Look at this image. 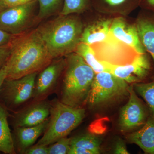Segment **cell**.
Instances as JSON below:
<instances>
[{"label":"cell","instance_id":"cell-15","mask_svg":"<svg viewBox=\"0 0 154 154\" xmlns=\"http://www.w3.org/2000/svg\"><path fill=\"white\" fill-rule=\"evenodd\" d=\"M113 19H101L89 24L83 29L80 42L89 45L105 41L110 33Z\"/></svg>","mask_w":154,"mask_h":154},{"label":"cell","instance_id":"cell-9","mask_svg":"<svg viewBox=\"0 0 154 154\" xmlns=\"http://www.w3.org/2000/svg\"><path fill=\"white\" fill-rule=\"evenodd\" d=\"M36 0L0 11V29L13 35L22 34L33 16Z\"/></svg>","mask_w":154,"mask_h":154},{"label":"cell","instance_id":"cell-2","mask_svg":"<svg viewBox=\"0 0 154 154\" xmlns=\"http://www.w3.org/2000/svg\"><path fill=\"white\" fill-rule=\"evenodd\" d=\"M83 29L81 20L69 15H62L41 25L36 30L54 59L75 52L80 43Z\"/></svg>","mask_w":154,"mask_h":154},{"label":"cell","instance_id":"cell-5","mask_svg":"<svg viewBox=\"0 0 154 154\" xmlns=\"http://www.w3.org/2000/svg\"><path fill=\"white\" fill-rule=\"evenodd\" d=\"M129 87L124 80L109 72L96 73L86 103L96 109L128 98Z\"/></svg>","mask_w":154,"mask_h":154},{"label":"cell","instance_id":"cell-7","mask_svg":"<svg viewBox=\"0 0 154 154\" xmlns=\"http://www.w3.org/2000/svg\"><path fill=\"white\" fill-rule=\"evenodd\" d=\"M37 72L14 80H5L0 93L5 106L14 107L27 102L33 96Z\"/></svg>","mask_w":154,"mask_h":154},{"label":"cell","instance_id":"cell-1","mask_svg":"<svg viewBox=\"0 0 154 154\" xmlns=\"http://www.w3.org/2000/svg\"><path fill=\"white\" fill-rule=\"evenodd\" d=\"M10 45L11 53L5 64L6 80L17 79L37 72L53 59L36 29L15 35Z\"/></svg>","mask_w":154,"mask_h":154},{"label":"cell","instance_id":"cell-29","mask_svg":"<svg viewBox=\"0 0 154 154\" xmlns=\"http://www.w3.org/2000/svg\"><path fill=\"white\" fill-rule=\"evenodd\" d=\"M14 36L0 29V46L9 44Z\"/></svg>","mask_w":154,"mask_h":154},{"label":"cell","instance_id":"cell-18","mask_svg":"<svg viewBox=\"0 0 154 154\" xmlns=\"http://www.w3.org/2000/svg\"><path fill=\"white\" fill-rule=\"evenodd\" d=\"M6 106L0 103V152L7 154L16 153L15 144L8 120Z\"/></svg>","mask_w":154,"mask_h":154},{"label":"cell","instance_id":"cell-20","mask_svg":"<svg viewBox=\"0 0 154 154\" xmlns=\"http://www.w3.org/2000/svg\"><path fill=\"white\" fill-rule=\"evenodd\" d=\"M80 56L96 73L107 72L104 65L98 59L94 50L91 45L80 42L75 52Z\"/></svg>","mask_w":154,"mask_h":154},{"label":"cell","instance_id":"cell-16","mask_svg":"<svg viewBox=\"0 0 154 154\" xmlns=\"http://www.w3.org/2000/svg\"><path fill=\"white\" fill-rule=\"evenodd\" d=\"M49 119L42 123L30 127L15 128V134L19 149L20 152H25V150L31 146L40 135L47 128Z\"/></svg>","mask_w":154,"mask_h":154},{"label":"cell","instance_id":"cell-11","mask_svg":"<svg viewBox=\"0 0 154 154\" xmlns=\"http://www.w3.org/2000/svg\"><path fill=\"white\" fill-rule=\"evenodd\" d=\"M66 60L60 59L51 63L40 73L36 80L33 96L41 99L52 89L65 69Z\"/></svg>","mask_w":154,"mask_h":154},{"label":"cell","instance_id":"cell-27","mask_svg":"<svg viewBox=\"0 0 154 154\" xmlns=\"http://www.w3.org/2000/svg\"><path fill=\"white\" fill-rule=\"evenodd\" d=\"M24 153L27 154H48V146L36 144L31 146L26 149Z\"/></svg>","mask_w":154,"mask_h":154},{"label":"cell","instance_id":"cell-8","mask_svg":"<svg viewBox=\"0 0 154 154\" xmlns=\"http://www.w3.org/2000/svg\"><path fill=\"white\" fill-rule=\"evenodd\" d=\"M101 62L107 72L124 80L128 84L143 82L149 76L151 70V64L147 53L137 54L131 62L123 65Z\"/></svg>","mask_w":154,"mask_h":154},{"label":"cell","instance_id":"cell-31","mask_svg":"<svg viewBox=\"0 0 154 154\" xmlns=\"http://www.w3.org/2000/svg\"><path fill=\"white\" fill-rule=\"evenodd\" d=\"M7 75V67L6 64L4 65L0 69V91L3 83L6 80Z\"/></svg>","mask_w":154,"mask_h":154},{"label":"cell","instance_id":"cell-19","mask_svg":"<svg viewBox=\"0 0 154 154\" xmlns=\"http://www.w3.org/2000/svg\"><path fill=\"white\" fill-rule=\"evenodd\" d=\"M140 0H91L96 9L108 12H123L140 5Z\"/></svg>","mask_w":154,"mask_h":154},{"label":"cell","instance_id":"cell-23","mask_svg":"<svg viewBox=\"0 0 154 154\" xmlns=\"http://www.w3.org/2000/svg\"><path fill=\"white\" fill-rule=\"evenodd\" d=\"M39 4L38 18L44 19L54 14L60 5L61 0H38Z\"/></svg>","mask_w":154,"mask_h":154},{"label":"cell","instance_id":"cell-28","mask_svg":"<svg viewBox=\"0 0 154 154\" xmlns=\"http://www.w3.org/2000/svg\"><path fill=\"white\" fill-rule=\"evenodd\" d=\"M114 153L116 154H128L126 145L123 140H119L116 142L114 147Z\"/></svg>","mask_w":154,"mask_h":154},{"label":"cell","instance_id":"cell-25","mask_svg":"<svg viewBox=\"0 0 154 154\" xmlns=\"http://www.w3.org/2000/svg\"><path fill=\"white\" fill-rule=\"evenodd\" d=\"M34 0H0V11L4 9L21 5Z\"/></svg>","mask_w":154,"mask_h":154},{"label":"cell","instance_id":"cell-14","mask_svg":"<svg viewBox=\"0 0 154 154\" xmlns=\"http://www.w3.org/2000/svg\"><path fill=\"white\" fill-rule=\"evenodd\" d=\"M125 138L138 146L145 154H154V116L151 114L146 124L139 129L128 133Z\"/></svg>","mask_w":154,"mask_h":154},{"label":"cell","instance_id":"cell-4","mask_svg":"<svg viewBox=\"0 0 154 154\" xmlns=\"http://www.w3.org/2000/svg\"><path fill=\"white\" fill-rule=\"evenodd\" d=\"M86 111L81 107L69 106L60 101L50 105V118L43 136L37 144L49 146L66 137L82 122Z\"/></svg>","mask_w":154,"mask_h":154},{"label":"cell","instance_id":"cell-13","mask_svg":"<svg viewBox=\"0 0 154 154\" xmlns=\"http://www.w3.org/2000/svg\"><path fill=\"white\" fill-rule=\"evenodd\" d=\"M141 42L151 56L154 63V13L143 10L135 22ZM154 80V74L153 76Z\"/></svg>","mask_w":154,"mask_h":154},{"label":"cell","instance_id":"cell-30","mask_svg":"<svg viewBox=\"0 0 154 154\" xmlns=\"http://www.w3.org/2000/svg\"><path fill=\"white\" fill-rule=\"evenodd\" d=\"M139 6L143 10L154 13V0H140Z\"/></svg>","mask_w":154,"mask_h":154},{"label":"cell","instance_id":"cell-22","mask_svg":"<svg viewBox=\"0 0 154 154\" xmlns=\"http://www.w3.org/2000/svg\"><path fill=\"white\" fill-rule=\"evenodd\" d=\"M90 3L91 0H64L61 15L67 16L82 13Z\"/></svg>","mask_w":154,"mask_h":154},{"label":"cell","instance_id":"cell-21","mask_svg":"<svg viewBox=\"0 0 154 154\" xmlns=\"http://www.w3.org/2000/svg\"><path fill=\"white\" fill-rule=\"evenodd\" d=\"M131 85L136 94L143 99L154 116V80L149 82H141Z\"/></svg>","mask_w":154,"mask_h":154},{"label":"cell","instance_id":"cell-6","mask_svg":"<svg viewBox=\"0 0 154 154\" xmlns=\"http://www.w3.org/2000/svg\"><path fill=\"white\" fill-rule=\"evenodd\" d=\"M128 91V101L122 107L119 119V129L123 133L139 129L146 124L151 114L147 105L138 97L132 85H129Z\"/></svg>","mask_w":154,"mask_h":154},{"label":"cell","instance_id":"cell-12","mask_svg":"<svg viewBox=\"0 0 154 154\" xmlns=\"http://www.w3.org/2000/svg\"><path fill=\"white\" fill-rule=\"evenodd\" d=\"M50 114V105L48 102H37L16 115L14 126L16 128L38 125L48 118Z\"/></svg>","mask_w":154,"mask_h":154},{"label":"cell","instance_id":"cell-3","mask_svg":"<svg viewBox=\"0 0 154 154\" xmlns=\"http://www.w3.org/2000/svg\"><path fill=\"white\" fill-rule=\"evenodd\" d=\"M67 56L60 102L81 107L87 102L96 73L76 53Z\"/></svg>","mask_w":154,"mask_h":154},{"label":"cell","instance_id":"cell-10","mask_svg":"<svg viewBox=\"0 0 154 154\" xmlns=\"http://www.w3.org/2000/svg\"><path fill=\"white\" fill-rule=\"evenodd\" d=\"M110 33L138 54L147 52L141 42L135 23L129 24L123 18H116L112 20Z\"/></svg>","mask_w":154,"mask_h":154},{"label":"cell","instance_id":"cell-17","mask_svg":"<svg viewBox=\"0 0 154 154\" xmlns=\"http://www.w3.org/2000/svg\"><path fill=\"white\" fill-rule=\"evenodd\" d=\"M101 141L91 134H85L71 138L68 154H98Z\"/></svg>","mask_w":154,"mask_h":154},{"label":"cell","instance_id":"cell-24","mask_svg":"<svg viewBox=\"0 0 154 154\" xmlns=\"http://www.w3.org/2000/svg\"><path fill=\"white\" fill-rule=\"evenodd\" d=\"M71 138H62L48 146V154H68Z\"/></svg>","mask_w":154,"mask_h":154},{"label":"cell","instance_id":"cell-26","mask_svg":"<svg viewBox=\"0 0 154 154\" xmlns=\"http://www.w3.org/2000/svg\"><path fill=\"white\" fill-rule=\"evenodd\" d=\"M11 53L10 43L0 46V69L5 64Z\"/></svg>","mask_w":154,"mask_h":154}]
</instances>
